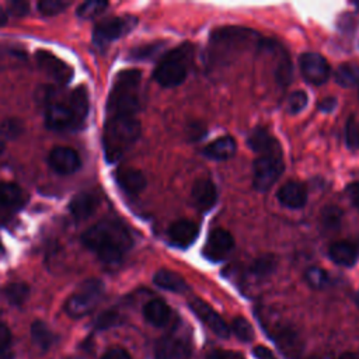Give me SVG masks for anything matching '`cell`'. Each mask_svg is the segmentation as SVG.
Wrapping results in <instances>:
<instances>
[{"mask_svg":"<svg viewBox=\"0 0 359 359\" xmlns=\"http://www.w3.org/2000/svg\"><path fill=\"white\" fill-rule=\"evenodd\" d=\"M355 300H356V304L359 306V292L356 293V297H355Z\"/></svg>","mask_w":359,"mask_h":359,"instance_id":"11a10c76","label":"cell"},{"mask_svg":"<svg viewBox=\"0 0 359 359\" xmlns=\"http://www.w3.org/2000/svg\"><path fill=\"white\" fill-rule=\"evenodd\" d=\"M83 244L107 265H118L132 247L128 229L115 220L100 222L81 236Z\"/></svg>","mask_w":359,"mask_h":359,"instance_id":"6da1fadb","label":"cell"},{"mask_svg":"<svg viewBox=\"0 0 359 359\" xmlns=\"http://www.w3.org/2000/svg\"><path fill=\"white\" fill-rule=\"evenodd\" d=\"M6 21H7V14H6V11H4V10H1V8H0V27H1V25H4V24H6Z\"/></svg>","mask_w":359,"mask_h":359,"instance_id":"f5cc1de1","label":"cell"},{"mask_svg":"<svg viewBox=\"0 0 359 359\" xmlns=\"http://www.w3.org/2000/svg\"><path fill=\"white\" fill-rule=\"evenodd\" d=\"M153 282L165 290L175 292V293H182L188 289V285L182 276H180L177 272H172L170 269H158L154 276Z\"/></svg>","mask_w":359,"mask_h":359,"instance_id":"484cf974","label":"cell"},{"mask_svg":"<svg viewBox=\"0 0 359 359\" xmlns=\"http://www.w3.org/2000/svg\"><path fill=\"white\" fill-rule=\"evenodd\" d=\"M276 269V257L273 254H264L252 261L250 265V273L254 278L262 279L272 275Z\"/></svg>","mask_w":359,"mask_h":359,"instance_id":"4316f807","label":"cell"},{"mask_svg":"<svg viewBox=\"0 0 359 359\" xmlns=\"http://www.w3.org/2000/svg\"><path fill=\"white\" fill-rule=\"evenodd\" d=\"M191 356L192 349L189 344L180 338L164 337L154 345L156 359H191Z\"/></svg>","mask_w":359,"mask_h":359,"instance_id":"9a60e30c","label":"cell"},{"mask_svg":"<svg viewBox=\"0 0 359 359\" xmlns=\"http://www.w3.org/2000/svg\"><path fill=\"white\" fill-rule=\"evenodd\" d=\"M252 353L257 359H275L272 351H269L266 346H262V345H258L252 349Z\"/></svg>","mask_w":359,"mask_h":359,"instance_id":"7dc6e473","label":"cell"},{"mask_svg":"<svg viewBox=\"0 0 359 359\" xmlns=\"http://www.w3.org/2000/svg\"><path fill=\"white\" fill-rule=\"evenodd\" d=\"M67 6L69 3L65 0H41L38 3V10L43 15H56L62 13Z\"/></svg>","mask_w":359,"mask_h":359,"instance_id":"74e56055","label":"cell"},{"mask_svg":"<svg viewBox=\"0 0 359 359\" xmlns=\"http://www.w3.org/2000/svg\"><path fill=\"white\" fill-rule=\"evenodd\" d=\"M345 143L349 150L359 149V123L353 116H349L345 123Z\"/></svg>","mask_w":359,"mask_h":359,"instance_id":"d590c367","label":"cell"},{"mask_svg":"<svg viewBox=\"0 0 359 359\" xmlns=\"http://www.w3.org/2000/svg\"><path fill=\"white\" fill-rule=\"evenodd\" d=\"M205 359H245L244 355L236 351H229V349H213L210 351Z\"/></svg>","mask_w":359,"mask_h":359,"instance_id":"b9f144b4","label":"cell"},{"mask_svg":"<svg viewBox=\"0 0 359 359\" xmlns=\"http://www.w3.org/2000/svg\"><path fill=\"white\" fill-rule=\"evenodd\" d=\"M140 122L136 116H108L102 146L105 157L109 163L116 161L121 156L139 139Z\"/></svg>","mask_w":359,"mask_h":359,"instance_id":"3957f363","label":"cell"},{"mask_svg":"<svg viewBox=\"0 0 359 359\" xmlns=\"http://www.w3.org/2000/svg\"><path fill=\"white\" fill-rule=\"evenodd\" d=\"M48 163L53 168V171L62 175L73 174L81 165L80 156L77 154V151L67 146H57L52 149V151L48 156Z\"/></svg>","mask_w":359,"mask_h":359,"instance_id":"5bb4252c","label":"cell"},{"mask_svg":"<svg viewBox=\"0 0 359 359\" xmlns=\"http://www.w3.org/2000/svg\"><path fill=\"white\" fill-rule=\"evenodd\" d=\"M234 238L224 229H215L209 233L208 240L202 248V255L212 262L223 261L233 250Z\"/></svg>","mask_w":359,"mask_h":359,"instance_id":"30bf717a","label":"cell"},{"mask_svg":"<svg viewBox=\"0 0 359 359\" xmlns=\"http://www.w3.org/2000/svg\"><path fill=\"white\" fill-rule=\"evenodd\" d=\"M335 81L346 88L359 86V65L342 63L335 72Z\"/></svg>","mask_w":359,"mask_h":359,"instance_id":"83f0119b","label":"cell"},{"mask_svg":"<svg viewBox=\"0 0 359 359\" xmlns=\"http://www.w3.org/2000/svg\"><path fill=\"white\" fill-rule=\"evenodd\" d=\"M143 316L154 327H164L171 318V309L161 299H153L143 307Z\"/></svg>","mask_w":359,"mask_h":359,"instance_id":"7402d4cb","label":"cell"},{"mask_svg":"<svg viewBox=\"0 0 359 359\" xmlns=\"http://www.w3.org/2000/svg\"><path fill=\"white\" fill-rule=\"evenodd\" d=\"M163 48L161 43H149V45H143V46H139L136 49H133L130 52V56L133 59H137V60H147V59H151L154 57L156 55H158L160 49Z\"/></svg>","mask_w":359,"mask_h":359,"instance_id":"f35d334b","label":"cell"},{"mask_svg":"<svg viewBox=\"0 0 359 359\" xmlns=\"http://www.w3.org/2000/svg\"><path fill=\"white\" fill-rule=\"evenodd\" d=\"M231 331L243 342H250L254 339V328L250 324V321L244 317H236L233 320Z\"/></svg>","mask_w":359,"mask_h":359,"instance_id":"e575fe53","label":"cell"},{"mask_svg":"<svg viewBox=\"0 0 359 359\" xmlns=\"http://www.w3.org/2000/svg\"><path fill=\"white\" fill-rule=\"evenodd\" d=\"M97 206H98V199L93 194L83 192L76 195L70 201L69 210L76 220H86L95 212Z\"/></svg>","mask_w":359,"mask_h":359,"instance_id":"cb8c5ba5","label":"cell"},{"mask_svg":"<svg viewBox=\"0 0 359 359\" xmlns=\"http://www.w3.org/2000/svg\"><path fill=\"white\" fill-rule=\"evenodd\" d=\"M191 199L199 210H209L216 205L217 188L212 180H196L191 189Z\"/></svg>","mask_w":359,"mask_h":359,"instance_id":"2e32d148","label":"cell"},{"mask_svg":"<svg viewBox=\"0 0 359 359\" xmlns=\"http://www.w3.org/2000/svg\"><path fill=\"white\" fill-rule=\"evenodd\" d=\"M236 150H237V143H236L234 137L230 135H224V136L217 137L213 142H210L203 149V154L210 160L224 161V160L231 158L236 154Z\"/></svg>","mask_w":359,"mask_h":359,"instance_id":"ffe728a7","label":"cell"},{"mask_svg":"<svg viewBox=\"0 0 359 359\" xmlns=\"http://www.w3.org/2000/svg\"><path fill=\"white\" fill-rule=\"evenodd\" d=\"M335 359H359V353H353V352H345V353H341L339 356H337Z\"/></svg>","mask_w":359,"mask_h":359,"instance_id":"816d5d0a","label":"cell"},{"mask_svg":"<svg viewBox=\"0 0 359 359\" xmlns=\"http://www.w3.org/2000/svg\"><path fill=\"white\" fill-rule=\"evenodd\" d=\"M247 144L258 156L266 153H280V146L278 140L262 126H258L251 130V133L247 137Z\"/></svg>","mask_w":359,"mask_h":359,"instance_id":"d6986e66","label":"cell"},{"mask_svg":"<svg viewBox=\"0 0 359 359\" xmlns=\"http://www.w3.org/2000/svg\"><path fill=\"white\" fill-rule=\"evenodd\" d=\"M300 72L304 80L310 84H323L328 80L331 67L327 62V59L316 52H306L300 56L299 60Z\"/></svg>","mask_w":359,"mask_h":359,"instance_id":"9c48e42d","label":"cell"},{"mask_svg":"<svg viewBox=\"0 0 359 359\" xmlns=\"http://www.w3.org/2000/svg\"><path fill=\"white\" fill-rule=\"evenodd\" d=\"M28 7L29 4L25 1H11L8 4V13L15 17H22L28 13Z\"/></svg>","mask_w":359,"mask_h":359,"instance_id":"f6af8a7d","label":"cell"},{"mask_svg":"<svg viewBox=\"0 0 359 359\" xmlns=\"http://www.w3.org/2000/svg\"><path fill=\"white\" fill-rule=\"evenodd\" d=\"M276 198L285 208L300 209L307 202V189L299 181H287L278 189Z\"/></svg>","mask_w":359,"mask_h":359,"instance_id":"ac0fdd59","label":"cell"},{"mask_svg":"<svg viewBox=\"0 0 359 359\" xmlns=\"http://www.w3.org/2000/svg\"><path fill=\"white\" fill-rule=\"evenodd\" d=\"M104 292V285L98 279H88L67 299L66 313L73 318H81L90 314L98 304Z\"/></svg>","mask_w":359,"mask_h":359,"instance_id":"8992f818","label":"cell"},{"mask_svg":"<svg viewBox=\"0 0 359 359\" xmlns=\"http://www.w3.org/2000/svg\"><path fill=\"white\" fill-rule=\"evenodd\" d=\"M341 222H342V210L338 206L330 205L321 210V224L324 229L331 231L337 230L339 229Z\"/></svg>","mask_w":359,"mask_h":359,"instance_id":"1f68e13d","label":"cell"},{"mask_svg":"<svg viewBox=\"0 0 359 359\" xmlns=\"http://www.w3.org/2000/svg\"><path fill=\"white\" fill-rule=\"evenodd\" d=\"M22 133V123L18 119H7L0 125V135L6 139H15Z\"/></svg>","mask_w":359,"mask_h":359,"instance_id":"ab89813d","label":"cell"},{"mask_svg":"<svg viewBox=\"0 0 359 359\" xmlns=\"http://www.w3.org/2000/svg\"><path fill=\"white\" fill-rule=\"evenodd\" d=\"M45 122L48 128L55 130L72 129L80 123V121L76 118L74 112L70 109L67 104L55 101L45 108Z\"/></svg>","mask_w":359,"mask_h":359,"instance_id":"4fadbf2b","label":"cell"},{"mask_svg":"<svg viewBox=\"0 0 359 359\" xmlns=\"http://www.w3.org/2000/svg\"><path fill=\"white\" fill-rule=\"evenodd\" d=\"M27 195L22 188L13 182H0V206L20 209L25 205Z\"/></svg>","mask_w":359,"mask_h":359,"instance_id":"d4e9b609","label":"cell"},{"mask_svg":"<svg viewBox=\"0 0 359 359\" xmlns=\"http://www.w3.org/2000/svg\"><path fill=\"white\" fill-rule=\"evenodd\" d=\"M101 359H132L129 352L121 346H114V348H109Z\"/></svg>","mask_w":359,"mask_h":359,"instance_id":"ee69618b","label":"cell"},{"mask_svg":"<svg viewBox=\"0 0 359 359\" xmlns=\"http://www.w3.org/2000/svg\"><path fill=\"white\" fill-rule=\"evenodd\" d=\"M346 194L355 208L359 209V182H352L346 187Z\"/></svg>","mask_w":359,"mask_h":359,"instance_id":"bcb514c9","label":"cell"},{"mask_svg":"<svg viewBox=\"0 0 359 359\" xmlns=\"http://www.w3.org/2000/svg\"><path fill=\"white\" fill-rule=\"evenodd\" d=\"M335 107H337L335 98H324V100L320 101V104H318V108H320V111H323V112H332Z\"/></svg>","mask_w":359,"mask_h":359,"instance_id":"681fc988","label":"cell"},{"mask_svg":"<svg viewBox=\"0 0 359 359\" xmlns=\"http://www.w3.org/2000/svg\"><path fill=\"white\" fill-rule=\"evenodd\" d=\"M194 59V46L191 43H181L180 46L168 50L157 67L154 69V80L165 88L177 87L185 81Z\"/></svg>","mask_w":359,"mask_h":359,"instance_id":"5b68a950","label":"cell"},{"mask_svg":"<svg viewBox=\"0 0 359 359\" xmlns=\"http://www.w3.org/2000/svg\"><path fill=\"white\" fill-rule=\"evenodd\" d=\"M142 72L128 69L118 73L107 102L108 116H135L140 105Z\"/></svg>","mask_w":359,"mask_h":359,"instance_id":"7a4b0ae2","label":"cell"},{"mask_svg":"<svg viewBox=\"0 0 359 359\" xmlns=\"http://www.w3.org/2000/svg\"><path fill=\"white\" fill-rule=\"evenodd\" d=\"M115 178L121 189L129 195H137L146 187V177L136 168H121L115 172Z\"/></svg>","mask_w":359,"mask_h":359,"instance_id":"44dd1931","label":"cell"},{"mask_svg":"<svg viewBox=\"0 0 359 359\" xmlns=\"http://www.w3.org/2000/svg\"><path fill=\"white\" fill-rule=\"evenodd\" d=\"M307 101H309V97L306 94V91L303 90H297L294 93H292L287 98V112L289 114H299L300 111H303L307 105Z\"/></svg>","mask_w":359,"mask_h":359,"instance_id":"8d00e7d4","label":"cell"},{"mask_svg":"<svg viewBox=\"0 0 359 359\" xmlns=\"http://www.w3.org/2000/svg\"><path fill=\"white\" fill-rule=\"evenodd\" d=\"M3 150H4V144H3V142L0 140V154L3 153Z\"/></svg>","mask_w":359,"mask_h":359,"instance_id":"db71d44e","label":"cell"},{"mask_svg":"<svg viewBox=\"0 0 359 359\" xmlns=\"http://www.w3.org/2000/svg\"><path fill=\"white\" fill-rule=\"evenodd\" d=\"M198 233L199 227L195 222L188 219H180L170 226L168 238L171 244L181 248H188L196 240Z\"/></svg>","mask_w":359,"mask_h":359,"instance_id":"e0dca14e","label":"cell"},{"mask_svg":"<svg viewBox=\"0 0 359 359\" xmlns=\"http://www.w3.org/2000/svg\"><path fill=\"white\" fill-rule=\"evenodd\" d=\"M11 341V332L7 328V325L0 323V349L1 348H7L8 344Z\"/></svg>","mask_w":359,"mask_h":359,"instance_id":"c3c4849f","label":"cell"},{"mask_svg":"<svg viewBox=\"0 0 359 359\" xmlns=\"http://www.w3.org/2000/svg\"><path fill=\"white\" fill-rule=\"evenodd\" d=\"M108 7V3L104 0H88L79 6L77 15L83 20H91L101 14Z\"/></svg>","mask_w":359,"mask_h":359,"instance_id":"836d02e7","label":"cell"},{"mask_svg":"<svg viewBox=\"0 0 359 359\" xmlns=\"http://www.w3.org/2000/svg\"><path fill=\"white\" fill-rule=\"evenodd\" d=\"M70 109L74 112L76 118L81 122L87 112H88V94L84 87H77L73 90V93L69 97V104Z\"/></svg>","mask_w":359,"mask_h":359,"instance_id":"f546056e","label":"cell"},{"mask_svg":"<svg viewBox=\"0 0 359 359\" xmlns=\"http://www.w3.org/2000/svg\"><path fill=\"white\" fill-rule=\"evenodd\" d=\"M306 282L313 287V289H324L330 285V276L328 273L320 268V266H310L307 268L304 273Z\"/></svg>","mask_w":359,"mask_h":359,"instance_id":"d6a6232c","label":"cell"},{"mask_svg":"<svg viewBox=\"0 0 359 359\" xmlns=\"http://www.w3.org/2000/svg\"><path fill=\"white\" fill-rule=\"evenodd\" d=\"M285 168L280 153L259 154L252 163V185L258 192H268Z\"/></svg>","mask_w":359,"mask_h":359,"instance_id":"52a82bcc","label":"cell"},{"mask_svg":"<svg viewBox=\"0 0 359 359\" xmlns=\"http://www.w3.org/2000/svg\"><path fill=\"white\" fill-rule=\"evenodd\" d=\"M191 311L217 337L220 338H229L230 337V327L227 323L219 316L206 302L202 299H192L188 303Z\"/></svg>","mask_w":359,"mask_h":359,"instance_id":"8fae6325","label":"cell"},{"mask_svg":"<svg viewBox=\"0 0 359 359\" xmlns=\"http://www.w3.org/2000/svg\"><path fill=\"white\" fill-rule=\"evenodd\" d=\"M0 359H14V352L7 346L0 349Z\"/></svg>","mask_w":359,"mask_h":359,"instance_id":"f907efd6","label":"cell"},{"mask_svg":"<svg viewBox=\"0 0 359 359\" xmlns=\"http://www.w3.org/2000/svg\"><path fill=\"white\" fill-rule=\"evenodd\" d=\"M53 87L50 86H41L38 90H36V94H35V98L39 104H43L45 107H48L50 102H53Z\"/></svg>","mask_w":359,"mask_h":359,"instance_id":"7bdbcfd3","label":"cell"},{"mask_svg":"<svg viewBox=\"0 0 359 359\" xmlns=\"http://www.w3.org/2000/svg\"><path fill=\"white\" fill-rule=\"evenodd\" d=\"M136 22L137 20L132 15L107 18L95 25L93 31V42L97 46H105L132 31L136 27Z\"/></svg>","mask_w":359,"mask_h":359,"instance_id":"ba28073f","label":"cell"},{"mask_svg":"<svg viewBox=\"0 0 359 359\" xmlns=\"http://www.w3.org/2000/svg\"><path fill=\"white\" fill-rule=\"evenodd\" d=\"M121 318H119V314L114 310H108V311H104L95 321V327L100 328V330H105V328H109V327H114L116 324H119Z\"/></svg>","mask_w":359,"mask_h":359,"instance_id":"60d3db41","label":"cell"},{"mask_svg":"<svg viewBox=\"0 0 359 359\" xmlns=\"http://www.w3.org/2000/svg\"><path fill=\"white\" fill-rule=\"evenodd\" d=\"M330 258L342 266H353L358 261V250L356 247L345 240L335 241L328 248Z\"/></svg>","mask_w":359,"mask_h":359,"instance_id":"603a6c76","label":"cell"},{"mask_svg":"<svg viewBox=\"0 0 359 359\" xmlns=\"http://www.w3.org/2000/svg\"><path fill=\"white\" fill-rule=\"evenodd\" d=\"M258 321L268 337L276 344L287 359H299L303 352V342L297 330L278 314L261 309L257 311Z\"/></svg>","mask_w":359,"mask_h":359,"instance_id":"277c9868","label":"cell"},{"mask_svg":"<svg viewBox=\"0 0 359 359\" xmlns=\"http://www.w3.org/2000/svg\"><path fill=\"white\" fill-rule=\"evenodd\" d=\"M36 60L39 67L59 84H67L73 76V69L60 57L48 50H38Z\"/></svg>","mask_w":359,"mask_h":359,"instance_id":"7c38bea8","label":"cell"},{"mask_svg":"<svg viewBox=\"0 0 359 359\" xmlns=\"http://www.w3.org/2000/svg\"><path fill=\"white\" fill-rule=\"evenodd\" d=\"M31 338H32V342L41 351H46L55 341V335L52 334L49 327L39 320L31 324Z\"/></svg>","mask_w":359,"mask_h":359,"instance_id":"f1b7e54d","label":"cell"},{"mask_svg":"<svg viewBox=\"0 0 359 359\" xmlns=\"http://www.w3.org/2000/svg\"><path fill=\"white\" fill-rule=\"evenodd\" d=\"M4 296L8 300V303L20 306L22 304L28 296H29V287L22 282H14L8 283L4 289Z\"/></svg>","mask_w":359,"mask_h":359,"instance_id":"4dcf8cb0","label":"cell"}]
</instances>
